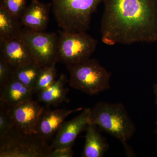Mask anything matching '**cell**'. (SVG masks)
<instances>
[{
	"label": "cell",
	"mask_w": 157,
	"mask_h": 157,
	"mask_svg": "<svg viewBox=\"0 0 157 157\" xmlns=\"http://www.w3.org/2000/svg\"><path fill=\"white\" fill-rule=\"evenodd\" d=\"M2 0H0V2H2Z\"/></svg>",
	"instance_id": "cell-25"
},
{
	"label": "cell",
	"mask_w": 157,
	"mask_h": 157,
	"mask_svg": "<svg viewBox=\"0 0 157 157\" xmlns=\"http://www.w3.org/2000/svg\"><path fill=\"white\" fill-rule=\"evenodd\" d=\"M14 126L9 107L0 105V137L6 135Z\"/></svg>",
	"instance_id": "cell-20"
},
{
	"label": "cell",
	"mask_w": 157,
	"mask_h": 157,
	"mask_svg": "<svg viewBox=\"0 0 157 157\" xmlns=\"http://www.w3.org/2000/svg\"><path fill=\"white\" fill-rule=\"evenodd\" d=\"M19 37L27 46L34 62L44 67L59 61V36L44 31H21Z\"/></svg>",
	"instance_id": "cell-7"
},
{
	"label": "cell",
	"mask_w": 157,
	"mask_h": 157,
	"mask_svg": "<svg viewBox=\"0 0 157 157\" xmlns=\"http://www.w3.org/2000/svg\"><path fill=\"white\" fill-rule=\"evenodd\" d=\"M14 125L23 132L36 133L39 119L45 110L33 99L9 107Z\"/></svg>",
	"instance_id": "cell-9"
},
{
	"label": "cell",
	"mask_w": 157,
	"mask_h": 157,
	"mask_svg": "<svg viewBox=\"0 0 157 157\" xmlns=\"http://www.w3.org/2000/svg\"><path fill=\"white\" fill-rule=\"evenodd\" d=\"M67 82V76L61 74L49 87L38 93V101L46 106H57L67 102L69 90L65 87Z\"/></svg>",
	"instance_id": "cell-14"
},
{
	"label": "cell",
	"mask_w": 157,
	"mask_h": 157,
	"mask_svg": "<svg viewBox=\"0 0 157 157\" xmlns=\"http://www.w3.org/2000/svg\"><path fill=\"white\" fill-rule=\"evenodd\" d=\"M90 113L91 108H85L73 119L64 122L52 139V149L72 147L78 135L90 124Z\"/></svg>",
	"instance_id": "cell-8"
},
{
	"label": "cell",
	"mask_w": 157,
	"mask_h": 157,
	"mask_svg": "<svg viewBox=\"0 0 157 157\" xmlns=\"http://www.w3.org/2000/svg\"><path fill=\"white\" fill-rule=\"evenodd\" d=\"M90 124L100 127L124 144L135 132V126L121 103L99 102L91 108Z\"/></svg>",
	"instance_id": "cell-2"
},
{
	"label": "cell",
	"mask_w": 157,
	"mask_h": 157,
	"mask_svg": "<svg viewBox=\"0 0 157 157\" xmlns=\"http://www.w3.org/2000/svg\"><path fill=\"white\" fill-rule=\"evenodd\" d=\"M82 109L79 107L73 109L62 108L44 110L39 119L36 133L46 141L53 139L66 118Z\"/></svg>",
	"instance_id": "cell-10"
},
{
	"label": "cell",
	"mask_w": 157,
	"mask_h": 157,
	"mask_svg": "<svg viewBox=\"0 0 157 157\" xmlns=\"http://www.w3.org/2000/svg\"><path fill=\"white\" fill-rule=\"evenodd\" d=\"M101 40L108 45L157 42V0H103Z\"/></svg>",
	"instance_id": "cell-1"
},
{
	"label": "cell",
	"mask_w": 157,
	"mask_h": 157,
	"mask_svg": "<svg viewBox=\"0 0 157 157\" xmlns=\"http://www.w3.org/2000/svg\"><path fill=\"white\" fill-rule=\"evenodd\" d=\"M73 155L72 147H62L52 149L48 157H72Z\"/></svg>",
	"instance_id": "cell-22"
},
{
	"label": "cell",
	"mask_w": 157,
	"mask_h": 157,
	"mask_svg": "<svg viewBox=\"0 0 157 157\" xmlns=\"http://www.w3.org/2000/svg\"><path fill=\"white\" fill-rule=\"evenodd\" d=\"M56 63L42 67L37 78L34 93H39L49 87L56 80Z\"/></svg>",
	"instance_id": "cell-18"
},
{
	"label": "cell",
	"mask_w": 157,
	"mask_h": 157,
	"mask_svg": "<svg viewBox=\"0 0 157 157\" xmlns=\"http://www.w3.org/2000/svg\"><path fill=\"white\" fill-rule=\"evenodd\" d=\"M42 67L36 62H30L14 69L13 76L34 92L37 78Z\"/></svg>",
	"instance_id": "cell-16"
},
{
	"label": "cell",
	"mask_w": 157,
	"mask_h": 157,
	"mask_svg": "<svg viewBox=\"0 0 157 157\" xmlns=\"http://www.w3.org/2000/svg\"><path fill=\"white\" fill-rule=\"evenodd\" d=\"M71 87L90 95L108 90L111 74L97 59L90 58L79 63L67 65Z\"/></svg>",
	"instance_id": "cell-5"
},
{
	"label": "cell",
	"mask_w": 157,
	"mask_h": 157,
	"mask_svg": "<svg viewBox=\"0 0 157 157\" xmlns=\"http://www.w3.org/2000/svg\"><path fill=\"white\" fill-rule=\"evenodd\" d=\"M1 56L14 70L20 66L34 62L27 46L19 36L0 40Z\"/></svg>",
	"instance_id": "cell-11"
},
{
	"label": "cell",
	"mask_w": 157,
	"mask_h": 157,
	"mask_svg": "<svg viewBox=\"0 0 157 157\" xmlns=\"http://www.w3.org/2000/svg\"><path fill=\"white\" fill-rule=\"evenodd\" d=\"M52 4H45L39 0H32L21 17V25L27 29L44 31L48 25Z\"/></svg>",
	"instance_id": "cell-12"
},
{
	"label": "cell",
	"mask_w": 157,
	"mask_h": 157,
	"mask_svg": "<svg viewBox=\"0 0 157 157\" xmlns=\"http://www.w3.org/2000/svg\"><path fill=\"white\" fill-rule=\"evenodd\" d=\"M19 20L15 19L0 6V40L19 36L21 32Z\"/></svg>",
	"instance_id": "cell-17"
},
{
	"label": "cell",
	"mask_w": 157,
	"mask_h": 157,
	"mask_svg": "<svg viewBox=\"0 0 157 157\" xmlns=\"http://www.w3.org/2000/svg\"><path fill=\"white\" fill-rule=\"evenodd\" d=\"M27 0H2L0 6L15 19L20 20L27 6Z\"/></svg>",
	"instance_id": "cell-19"
},
{
	"label": "cell",
	"mask_w": 157,
	"mask_h": 157,
	"mask_svg": "<svg viewBox=\"0 0 157 157\" xmlns=\"http://www.w3.org/2000/svg\"><path fill=\"white\" fill-rule=\"evenodd\" d=\"M98 41L86 32L70 33L62 31L59 36V61L66 65L79 63L90 58Z\"/></svg>",
	"instance_id": "cell-6"
},
{
	"label": "cell",
	"mask_w": 157,
	"mask_h": 157,
	"mask_svg": "<svg viewBox=\"0 0 157 157\" xmlns=\"http://www.w3.org/2000/svg\"><path fill=\"white\" fill-rule=\"evenodd\" d=\"M13 72L8 62L0 56V86L5 84L12 77Z\"/></svg>",
	"instance_id": "cell-21"
},
{
	"label": "cell",
	"mask_w": 157,
	"mask_h": 157,
	"mask_svg": "<svg viewBox=\"0 0 157 157\" xmlns=\"http://www.w3.org/2000/svg\"><path fill=\"white\" fill-rule=\"evenodd\" d=\"M154 93L155 96V104L157 105V84L154 85Z\"/></svg>",
	"instance_id": "cell-23"
},
{
	"label": "cell",
	"mask_w": 157,
	"mask_h": 157,
	"mask_svg": "<svg viewBox=\"0 0 157 157\" xmlns=\"http://www.w3.org/2000/svg\"><path fill=\"white\" fill-rule=\"evenodd\" d=\"M155 132L156 134L157 135V121L156 124V129L155 130Z\"/></svg>",
	"instance_id": "cell-24"
},
{
	"label": "cell",
	"mask_w": 157,
	"mask_h": 157,
	"mask_svg": "<svg viewBox=\"0 0 157 157\" xmlns=\"http://www.w3.org/2000/svg\"><path fill=\"white\" fill-rule=\"evenodd\" d=\"M96 127L90 124L86 130V135L82 157H103L109 148L107 140L100 134Z\"/></svg>",
	"instance_id": "cell-15"
},
{
	"label": "cell",
	"mask_w": 157,
	"mask_h": 157,
	"mask_svg": "<svg viewBox=\"0 0 157 157\" xmlns=\"http://www.w3.org/2000/svg\"><path fill=\"white\" fill-rule=\"evenodd\" d=\"M52 150L37 133L23 132L15 126L0 137V157H48Z\"/></svg>",
	"instance_id": "cell-4"
},
{
	"label": "cell",
	"mask_w": 157,
	"mask_h": 157,
	"mask_svg": "<svg viewBox=\"0 0 157 157\" xmlns=\"http://www.w3.org/2000/svg\"><path fill=\"white\" fill-rule=\"evenodd\" d=\"M103 0H52V10L58 25L70 33L86 32L92 17Z\"/></svg>",
	"instance_id": "cell-3"
},
{
	"label": "cell",
	"mask_w": 157,
	"mask_h": 157,
	"mask_svg": "<svg viewBox=\"0 0 157 157\" xmlns=\"http://www.w3.org/2000/svg\"><path fill=\"white\" fill-rule=\"evenodd\" d=\"M33 91L12 76L0 86V105L10 107L33 99Z\"/></svg>",
	"instance_id": "cell-13"
}]
</instances>
